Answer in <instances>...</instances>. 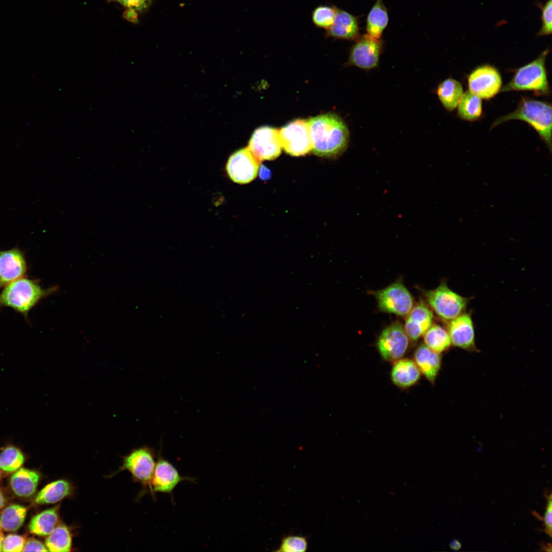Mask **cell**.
<instances>
[{
	"instance_id": "6da1fadb",
	"label": "cell",
	"mask_w": 552,
	"mask_h": 552,
	"mask_svg": "<svg viewBox=\"0 0 552 552\" xmlns=\"http://www.w3.org/2000/svg\"><path fill=\"white\" fill-rule=\"evenodd\" d=\"M308 122L314 154L333 158L345 151L349 144V132L339 116L326 113L311 118Z\"/></svg>"
},
{
	"instance_id": "7a4b0ae2",
	"label": "cell",
	"mask_w": 552,
	"mask_h": 552,
	"mask_svg": "<svg viewBox=\"0 0 552 552\" xmlns=\"http://www.w3.org/2000/svg\"><path fill=\"white\" fill-rule=\"evenodd\" d=\"M58 290L57 286L44 289L36 280L19 278L6 286L0 293V307H8L27 317L42 298Z\"/></svg>"
},
{
	"instance_id": "3957f363",
	"label": "cell",
	"mask_w": 552,
	"mask_h": 552,
	"mask_svg": "<svg viewBox=\"0 0 552 552\" xmlns=\"http://www.w3.org/2000/svg\"><path fill=\"white\" fill-rule=\"evenodd\" d=\"M512 120L523 121L537 132L540 138L551 151V106L547 102L522 99L517 108L512 112L497 119L491 129Z\"/></svg>"
},
{
	"instance_id": "277c9868",
	"label": "cell",
	"mask_w": 552,
	"mask_h": 552,
	"mask_svg": "<svg viewBox=\"0 0 552 552\" xmlns=\"http://www.w3.org/2000/svg\"><path fill=\"white\" fill-rule=\"evenodd\" d=\"M549 52V49L545 50L536 59L518 68L501 91L528 90L539 96L549 94L550 88L545 67Z\"/></svg>"
},
{
	"instance_id": "5b68a950",
	"label": "cell",
	"mask_w": 552,
	"mask_h": 552,
	"mask_svg": "<svg viewBox=\"0 0 552 552\" xmlns=\"http://www.w3.org/2000/svg\"><path fill=\"white\" fill-rule=\"evenodd\" d=\"M431 310L442 320L449 322L464 312L468 300L449 288L443 282L435 289L424 292Z\"/></svg>"
},
{
	"instance_id": "8992f818",
	"label": "cell",
	"mask_w": 552,
	"mask_h": 552,
	"mask_svg": "<svg viewBox=\"0 0 552 552\" xmlns=\"http://www.w3.org/2000/svg\"><path fill=\"white\" fill-rule=\"evenodd\" d=\"M379 309L384 312L406 316L415 305L410 292L401 280L373 292Z\"/></svg>"
},
{
	"instance_id": "52a82bcc",
	"label": "cell",
	"mask_w": 552,
	"mask_h": 552,
	"mask_svg": "<svg viewBox=\"0 0 552 552\" xmlns=\"http://www.w3.org/2000/svg\"><path fill=\"white\" fill-rule=\"evenodd\" d=\"M156 463L154 450L148 446H142L124 457L121 470H128L135 481L150 490Z\"/></svg>"
},
{
	"instance_id": "ba28073f",
	"label": "cell",
	"mask_w": 552,
	"mask_h": 552,
	"mask_svg": "<svg viewBox=\"0 0 552 552\" xmlns=\"http://www.w3.org/2000/svg\"><path fill=\"white\" fill-rule=\"evenodd\" d=\"M282 148L294 156L305 155L312 151L308 122L297 119L286 125L279 130Z\"/></svg>"
},
{
	"instance_id": "9c48e42d",
	"label": "cell",
	"mask_w": 552,
	"mask_h": 552,
	"mask_svg": "<svg viewBox=\"0 0 552 552\" xmlns=\"http://www.w3.org/2000/svg\"><path fill=\"white\" fill-rule=\"evenodd\" d=\"M409 344V338L404 327L398 321L384 328L377 341L380 354L388 361H395L402 358L406 353Z\"/></svg>"
},
{
	"instance_id": "30bf717a",
	"label": "cell",
	"mask_w": 552,
	"mask_h": 552,
	"mask_svg": "<svg viewBox=\"0 0 552 552\" xmlns=\"http://www.w3.org/2000/svg\"><path fill=\"white\" fill-rule=\"evenodd\" d=\"M279 131L269 126L260 127L253 132L248 148L260 162L277 158L282 151Z\"/></svg>"
},
{
	"instance_id": "8fae6325",
	"label": "cell",
	"mask_w": 552,
	"mask_h": 552,
	"mask_svg": "<svg viewBox=\"0 0 552 552\" xmlns=\"http://www.w3.org/2000/svg\"><path fill=\"white\" fill-rule=\"evenodd\" d=\"M260 163L248 148H242L229 156L226 165V171L234 182L246 184L256 177Z\"/></svg>"
},
{
	"instance_id": "7c38bea8",
	"label": "cell",
	"mask_w": 552,
	"mask_h": 552,
	"mask_svg": "<svg viewBox=\"0 0 552 552\" xmlns=\"http://www.w3.org/2000/svg\"><path fill=\"white\" fill-rule=\"evenodd\" d=\"M468 84L470 91L481 99H489L501 90L502 80L496 68L490 65H483L470 73Z\"/></svg>"
},
{
	"instance_id": "4fadbf2b",
	"label": "cell",
	"mask_w": 552,
	"mask_h": 552,
	"mask_svg": "<svg viewBox=\"0 0 552 552\" xmlns=\"http://www.w3.org/2000/svg\"><path fill=\"white\" fill-rule=\"evenodd\" d=\"M382 47L381 39L364 35L359 37L352 47L348 63L364 70L374 68L378 65Z\"/></svg>"
},
{
	"instance_id": "5bb4252c",
	"label": "cell",
	"mask_w": 552,
	"mask_h": 552,
	"mask_svg": "<svg viewBox=\"0 0 552 552\" xmlns=\"http://www.w3.org/2000/svg\"><path fill=\"white\" fill-rule=\"evenodd\" d=\"M184 481L193 482L195 479L181 476L175 467L159 453L151 482L150 492L171 494L176 487Z\"/></svg>"
},
{
	"instance_id": "9a60e30c",
	"label": "cell",
	"mask_w": 552,
	"mask_h": 552,
	"mask_svg": "<svg viewBox=\"0 0 552 552\" xmlns=\"http://www.w3.org/2000/svg\"><path fill=\"white\" fill-rule=\"evenodd\" d=\"M448 323L447 331L452 345L468 351H477L474 325L470 314L464 312Z\"/></svg>"
},
{
	"instance_id": "2e32d148",
	"label": "cell",
	"mask_w": 552,
	"mask_h": 552,
	"mask_svg": "<svg viewBox=\"0 0 552 552\" xmlns=\"http://www.w3.org/2000/svg\"><path fill=\"white\" fill-rule=\"evenodd\" d=\"M26 270V258L20 249L0 251V288L22 278Z\"/></svg>"
},
{
	"instance_id": "e0dca14e",
	"label": "cell",
	"mask_w": 552,
	"mask_h": 552,
	"mask_svg": "<svg viewBox=\"0 0 552 552\" xmlns=\"http://www.w3.org/2000/svg\"><path fill=\"white\" fill-rule=\"evenodd\" d=\"M406 316L404 328L412 341L417 340L432 325L433 312L422 301L414 305Z\"/></svg>"
},
{
	"instance_id": "ac0fdd59",
	"label": "cell",
	"mask_w": 552,
	"mask_h": 552,
	"mask_svg": "<svg viewBox=\"0 0 552 552\" xmlns=\"http://www.w3.org/2000/svg\"><path fill=\"white\" fill-rule=\"evenodd\" d=\"M326 37L355 40L359 37L357 18L346 11L337 9L332 25L325 31Z\"/></svg>"
},
{
	"instance_id": "d6986e66",
	"label": "cell",
	"mask_w": 552,
	"mask_h": 552,
	"mask_svg": "<svg viewBox=\"0 0 552 552\" xmlns=\"http://www.w3.org/2000/svg\"><path fill=\"white\" fill-rule=\"evenodd\" d=\"M414 360L420 372L430 383L434 384L441 367V354L423 344L416 350Z\"/></svg>"
},
{
	"instance_id": "ffe728a7",
	"label": "cell",
	"mask_w": 552,
	"mask_h": 552,
	"mask_svg": "<svg viewBox=\"0 0 552 552\" xmlns=\"http://www.w3.org/2000/svg\"><path fill=\"white\" fill-rule=\"evenodd\" d=\"M421 376V372L414 361L410 359H400L395 361L391 371L393 383L401 388H407L416 384Z\"/></svg>"
},
{
	"instance_id": "44dd1931",
	"label": "cell",
	"mask_w": 552,
	"mask_h": 552,
	"mask_svg": "<svg viewBox=\"0 0 552 552\" xmlns=\"http://www.w3.org/2000/svg\"><path fill=\"white\" fill-rule=\"evenodd\" d=\"M40 478L38 472L21 468L11 476L10 484L15 495L20 497H29L35 493Z\"/></svg>"
},
{
	"instance_id": "7402d4cb",
	"label": "cell",
	"mask_w": 552,
	"mask_h": 552,
	"mask_svg": "<svg viewBox=\"0 0 552 552\" xmlns=\"http://www.w3.org/2000/svg\"><path fill=\"white\" fill-rule=\"evenodd\" d=\"M73 492V487L68 481L57 480L43 488L35 496L34 502L37 504L55 503L70 496Z\"/></svg>"
},
{
	"instance_id": "603a6c76",
	"label": "cell",
	"mask_w": 552,
	"mask_h": 552,
	"mask_svg": "<svg viewBox=\"0 0 552 552\" xmlns=\"http://www.w3.org/2000/svg\"><path fill=\"white\" fill-rule=\"evenodd\" d=\"M59 505L45 510L35 515L29 525L32 534L45 536L49 535L59 523Z\"/></svg>"
},
{
	"instance_id": "cb8c5ba5",
	"label": "cell",
	"mask_w": 552,
	"mask_h": 552,
	"mask_svg": "<svg viewBox=\"0 0 552 552\" xmlns=\"http://www.w3.org/2000/svg\"><path fill=\"white\" fill-rule=\"evenodd\" d=\"M388 19L387 10L382 0H377L366 18V35L375 39H381Z\"/></svg>"
},
{
	"instance_id": "d4e9b609",
	"label": "cell",
	"mask_w": 552,
	"mask_h": 552,
	"mask_svg": "<svg viewBox=\"0 0 552 552\" xmlns=\"http://www.w3.org/2000/svg\"><path fill=\"white\" fill-rule=\"evenodd\" d=\"M436 94L444 108L452 111L457 106L464 94L463 86L456 80L448 78L438 85Z\"/></svg>"
},
{
	"instance_id": "484cf974",
	"label": "cell",
	"mask_w": 552,
	"mask_h": 552,
	"mask_svg": "<svg viewBox=\"0 0 552 552\" xmlns=\"http://www.w3.org/2000/svg\"><path fill=\"white\" fill-rule=\"evenodd\" d=\"M424 344L432 351L441 354L451 345L448 331L438 324H432L424 334Z\"/></svg>"
},
{
	"instance_id": "4316f807",
	"label": "cell",
	"mask_w": 552,
	"mask_h": 552,
	"mask_svg": "<svg viewBox=\"0 0 552 552\" xmlns=\"http://www.w3.org/2000/svg\"><path fill=\"white\" fill-rule=\"evenodd\" d=\"M457 106L458 116L463 120L474 121L482 114L481 98L469 90L463 94Z\"/></svg>"
},
{
	"instance_id": "83f0119b",
	"label": "cell",
	"mask_w": 552,
	"mask_h": 552,
	"mask_svg": "<svg viewBox=\"0 0 552 552\" xmlns=\"http://www.w3.org/2000/svg\"><path fill=\"white\" fill-rule=\"evenodd\" d=\"M45 546L50 551H71L72 535L69 527L64 524H59L47 537Z\"/></svg>"
},
{
	"instance_id": "f1b7e54d",
	"label": "cell",
	"mask_w": 552,
	"mask_h": 552,
	"mask_svg": "<svg viewBox=\"0 0 552 552\" xmlns=\"http://www.w3.org/2000/svg\"><path fill=\"white\" fill-rule=\"evenodd\" d=\"M27 509L21 505L13 504L6 507L1 513V528L7 532H14L22 525Z\"/></svg>"
},
{
	"instance_id": "f546056e",
	"label": "cell",
	"mask_w": 552,
	"mask_h": 552,
	"mask_svg": "<svg viewBox=\"0 0 552 552\" xmlns=\"http://www.w3.org/2000/svg\"><path fill=\"white\" fill-rule=\"evenodd\" d=\"M24 462V454L14 446H6L0 452V469L4 472H15L20 468Z\"/></svg>"
},
{
	"instance_id": "4dcf8cb0",
	"label": "cell",
	"mask_w": 552,
	"mask_h": 552,
	"mask_svg": "<svg viewBox=\"0 0 552 552\" xmlns=\"http://www.w3.org/2000/svg\"><path fill=\"white\" fill-rule=\"evenodd\" d=\"M337 9L335 6L328 5H320L315 7L311 15L313 24L317 28L327 30L332 25Z\"/></svg>"
},
{
	"instance_id": "1f68e13d",
	"label": "cell",
	"mask_w": 552,
	"mask_h": 552,
	"mask_svg": "<svg viewBox=\"0 0 552 552\" xmlns=\"http://www.w3.org/2000/svg\"><path fill=\"white\" fill-rule=\"evenodd\" d=\"M308 547V542L306 537L288 535L284 536L275 551L305 552Z\"/></svg>"
},
{
	"instance_id": "d6a6232c",
	"label": "cell",
	"mask_w": 552,
	"mask_h": 552,
	"mask_svg": "<svg viewBox=\"0 0 552 552\" xmlns=\"http://www.w3.org/2000/svg\"><path fill=\"white\" fill-rule=\"evenodd\" d=\"M541 9V19L542 26L537 33L538 36L549 35L552 30V3L551 0H548L543 5L540 2L537 4Z\"/></svg>"
},
{
	"instance_id": "836d02e7",
	"label": "cell",
	"mask_w": 552,
	"mask_h": 552,
	"mask_svg": "<svg viewBox=\"0 0 552 552\" xmlns=\"http://www.w3.org/2000/svg\"><path fill=\"white\" fill-rule=\"evenodd\" d=\"M26 540L20 535L9 534L4 538L2 551L20 552L22 551Z\"/></svg>"
},
{
	"instance_id": "e575fe53",
	"label": "cell",
	"mask_w": 552,
	"mask_h": 552,
	"mask_svg": "<svg viewBox=\"0 0 552 552\" xmlns=\"http://www.w3.org/2000/svg\"><path fill=\"white\" fill-rule=\"evenodd\" d=\"M547 503L543 517L544 531L550 538L551 537L552 528V501L551 493L546 496Z\"/></svg>"
},
{
	"instance_id": "d590c367",
	"label": "cell",
	"mask_w": 552,
	"mask_h": 552,
	"mask_svg": "<svg viewBox=\"0 0 552 552\" xmlns=\"http://www.w3.org/2000/svg\"><path fill=\"white\" fill-rule=\"evenodd\" d=\"M119 3L122 5L135 11H141L147 8L152 0H110Z\"/></svg>"
},
{
	"instance_id": "8d00e7d4",
	"label": "cell",
	"mask_w": 552,
	"mask_h": 552,
	"mask_svg": "<svg viewBox=\"0 0 552 552\" xmlns=\"http://www.w3.org/2000/svg\"><path fill=\"white\" fill-rule=\"evenodd\" d=\"M48 551V549L40 541L32 538L26 541L25 543L22 551Z\"/></svg>"
},
{
	"instance_id": "74e56055",
	"label": "cell",
	"mask_w": 552,
	"mask_h": 552,
	"mask_svg": "<svg viewBox=\"0 0 552 552\" xmlns=\"http://www.w3.org/2000/svg\"><path fill=\"white\" fill-rule=\"evenodd\" d=\"M259 176L261 179L267 180L270 178V171L265 166H261L259 170Z\"/></svg>"
},
{
	"instance_id": "f35d334b",
	"label": "cell",
	"mask_w": 552,
	"mask_h": 552,
	"mask_svg": "<svg viewBox=\"0 0 552 552\" xmlns=\"http://www.w3.org/2000/svg\"><path fill=\"white\" fill-rule=\"evenodd\" d=\"M450 548L454 551L459 550L462 547L461 542L457 539H453L449 543Z\"/></svg>"
},
{
	"instance_id": "ab89813d",
	"label": "cell",
	"mask_w": 552,
	"mask_h": 552,
	"mask_svg": "<svg viewBox=\"0 0 552 552\" xmlns=\"http://www.w3.org/2000/svg\"><path fill=\"white\" fill-rule=\"evenodd\" d=\"M6 499L5 498L3 493L0 491V510L2 509L6 504Z\"/></svg>"
},
{
	"instance_id": "60d3db41",
	"label": "cell",
	"mask_w": 552,
	"mask_h": 552,
	"mask_svg": "<svg viewBox=\"0 0 552 552\" xmlns=\"http://www.w3.org/2000/svg\"><path fill=\"white\" fill-rule=\"evenodd\" d=\"M541 545H542V548L543 549V550H545V551H551V544L550 543H547L546 545H545V544H543Z\"/></svg>"
},
{
	"instance_id": "b9f144b4",
	"label": "cell",
	"mask_w": 552,
	"mask_h": 552,
	"mask_svg": "<svg viewBox=\"0 0 552 552\" xmlns=\"http://www.w3.org/2000/svg\"><path fill=\"white\" fill-rule=\"evenodd\" d=\"M4 540V536L2 533L0 532V551H2L3 542Z\"/></svg>"
},
{
	"instance_id": "7bdbcfd3",
	"label": "cell",
	"mask_w": 552,
	"mask_h": 552,
	"mask_svg": "<svg viewBox=\"0 0 552 552\" xmlns=\"http://www.w3.org/2000/svg\"><path fill=\"white\" fill-rule=\"evenodd\" d=\"M1 476H2V472H1V469H0V479L1 478Z\"/></svg>"
},
{
	"instance_id": "ee69618b",
	"label": "cell",
	"mask_w": 552,
	"mask_h": 552,
	"mask_svg": "<svg viewBox=\"0 0 552 552\" xmlns=\"http://www.w3.org/2000/svg\"><path fill=\"white\" fill-rule=\"evenodd\" d=\"M1 524H0V531H1Z\"/></svg>"
}]
</instances>
